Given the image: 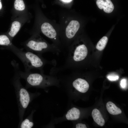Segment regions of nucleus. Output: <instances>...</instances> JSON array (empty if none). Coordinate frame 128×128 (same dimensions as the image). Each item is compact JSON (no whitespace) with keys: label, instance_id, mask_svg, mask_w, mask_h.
Instances as JSON below:
<instances>
[{"label":"nucleus","instance_id":"obj_9","mask_svg":"<svg viewBox=\"0 0 128 128\" xmlns=\"http://www.w3.org/2000/svg\"><path fill=\"white\" fill-rule=\"evenodd\" d=\"M80 115L79 110L77 108L73 107L67 112L65 116L67 120H73L78 119L79 118Z\"/></svg>","mask_w":128,"mask_h":128},{"label":"nucleus","instance_id":"obj_7","mask_svg":"<svg viewBox=\"0 0 128 128\" xmlns=\"http://www.w3.org/2000/svg\"><path fill=\"white\" fill-rule=\"evenodd\" d=\"M72 85L76 90L82 93L86 92L89 88V84L87 81L80 78L74 80L72 83Z\"/></svg>","mask_w":128,"mask_h":128},{"label":"nucleus","instance_id":"obj_12","mask_svg":"<svg viewBox=\"0 0 128 128\" xmlns=\"http://www.w3.org/2000/svg\"><path fill=\"white\" fill-rule=\"evenodd\" d=\"M21 26L20 23L17 21L14 22L12 23L10 30L8 34L11 38L14 37L19 31Z\"/></svg>","mask_w":128,"mask_h":128},{"label":"nucleus","instance_id":"obj_19","mask_svg":"<svg viewBox=\"0 0 128 128\" xmlns=\"http://www.w3.org/2000/svg\"><path fill=\"white\" fill-rule=\"evenodd\" d=\"M76 128H87L85 124L82 123H78L77 124L76 126Z\"/></svg>","mask_w":128,"mask_h":128},{"label":"nucleus","instance_id":"obj_8","mask_svg":"<svg viewBox=\"0 0 128 128\" xmlns=\"http://www.w3.org/2000/svg\"><path fill=\"white\" fill-rule=\"evenodd\" d=\"M96 3L99 9H103L106 13H111L114 9V5L110 0H97Z\"/></svg>","mask_w":128,"mask_h":128},{"label":"nucleus","instance_id":"obj_18","mask_svg":"<svg viewBox=\"0 0 128 128\" xmlns=\"http://www.w3.org/2000/svg\"><path fill=\"white\" fill-rule=\"evenodd\" d=\"M120 85L121 87L123 88H125L126 85V81L125 79H123L121 81Z\"/></svg>","mask_w":128,"mask_h":128},{"label":"nucleus","instance_id":"obj_4","mask_svg":"<svg viewBox=\"0 0 128 128\" xmlns=\"http://www.w3.org/2000/svg\"><path fill=\"white\" fill-rule=\"evenodd\" d=\"M26 50L41 55L43 53L51 52L58 54L61 50L55 45H50L40 39H31L25 45Z\"/></svg>","mask_w":128,"mask_h":128},{"label":"nucleus","instance_id":"obj_2","mask_svg":"<svg viewBox=\"0 0 128 128\" xmlns=\"http://www.w3.org/2000/svg\"><path fill=\"white\" fill-rule=\"evenodd\" d=\"M13 81L18 104L20 123L23 120L25 111L30 102L31 95L21 84L20 78L16 72Z\"/></svg>","mask_w":128,"mask_h":128},{"label":"nucleus","instance_id":"obj_5","mask_svg":"<svg viewBox=\"0 0 128 128\" xmlns=\"http://www.w3.org/2000/svg\"><path fill=\"white\" fill-rule=\"evenodd\" d=\"M80 27V24L77 21H71L67 26L64 35L66 46L68 48L70 45V40L75 36Z\"/></svg>","mask_w":128,"mask_h":128},{"label":"nucleus","instance_id":"obj_6","mask_svg":"<svg viewBox=\"0 0 128 128\" xmlns=\"http://www.w3.org/2000/svg\"><path fill=\"white\" fill-rule=\"evenodd\" d=\"M41 30L42 33L46 36L52 40L57 38L56 31L52 26L48 22H45L41 25Z\"/></svg>","mask_w":128,"mask_h":128},{"label":"nucleus","instance_id":"obj_16","mask_svg":"<svg viewBox=\"0 0 128 128\" xmlns=\"http://www.w3.org/2000/svg\"><path fill=\"white\" fill-rule=\"evenodd\" d=\"M15 9L17 10L21 11L24 10L25 5L23 0H15L14 3Z\"/></svg>","mask_w":128,"mask_h":128},{"label":"nucleus","instance_id":"obj_14","mask_svg":"<svg viewBox=\"0 0 128 128\" xmlns=\"http://www.w3.org/2000/svg\"><path fill=\"white\" fill-rule=\"evenodd\" d=\"M108 40L106 36L102 37L98 42L96 47V49L100 51L103 50L107 44Z\"/></svg>","mask_w":128,"mask_h":128},{"label":"nucleus","instance_id":"obj_10","mask_svg":"<svg viewBox=\"0 0 128 128\" xmlns=\"http://www.w3.org/2000/svg\"><path fill=\"white\" fill-rule=\"evenodd\" d=\"M92 115L95 122L99 125L102 126L105 124V120L100 111L96 109L93 110Z\"/></svg>","mask_w":128,"mask_h":128},{"label":"nucleus","instance_id":"obj_15","mask_svg":"<svg viewBox=\"0 0 128 128\" xmlns=\"http://www.w3.org/2000/svg\"><path fill=\"white\" fill-rule=\"evenodd\" d=\"M0 45L10 46H12L10 40L5 35H0Z\"/></svg>","mask_w":128,"mask_h":128},{"label":"nucleus","instance_id":"obj_21","mask_svg":"<svg viewBox=\"0 0 128 128\" xmlns=\"http://www.w3.org/2000/svg\"><path fill=\"white\" fill-rule=\"evenodd\" d=\"M0 0H0V9H1L2 7V5Z\"/></svg>","mask_w":128,"mask_h":128},{"label":"nucleus","instance_id":"obj_1","mask_svg":"<svg viewBox=\"0 0 128 128\" xmlns=\"http://www.w3.org/2000/svg\"><path fill=\"white\" fill-rule=\"evenodd\" d=\"M8 49L13 52L20 60L23 64L25 71L29 72L32 69H39L41 73L43 72V68L47 64L55 65L54 62L48 61L43 58L41 55L27 51H23L11 46Z\"/></svg>","mask_w":128,"mask_h":128},{"label":"nucleus","instance_id":"obj_3","mask_svg":"<svg viewBox=\"0 0 128 128\" xmlns=\"http://www.w3.org/2000/svg\"><path fill=\"white\" fill-rule=\"evenodd\" d=\"M13 64L15 70L20 78L25 80L27 87H42L50 83V78L42 73H34L30 71L23 72L19 70L18 64L14 62Z\"/></svg>","mask_w":128,"mask_h":128},{"label":"nucleus","instance_id":"obj_11","mask_svg":"<svg viewBox=\"0 0 128 128\" xmlns=\"http://www.w3.org/2000/svg\"><path fill=\"white\" fill-rule=\"evenodd\" d=\"M106 109L110 114L113 115H117L122 113L121 109L111 101H109L106 104Z\"/></svg>","mask_w":128,"mask_h":128},{"label":"nucleus","instance_id":"obj_13","mask_svg":"<svg viewBox=\"0 0 128 128\" xmlns=\"http://www.w3.org/2000/svg\"><path fill=\"white\" fill-rule=\"evenodd\" d=\"M31 114L23 120L20 123L19 128H31L33 126L34 123L32 120Z\"/></svg>","mask_w":128,"mask_h":128},{"label":"nucleus","instance_id":"obj_20","mask_svg":"<svg viewBox=\"0 0 128 128\" xmlns=\"http://www.w3.org/2000/svg\"><path fill=\"white\" fill-rule=\"evenodd\" d=\"M66 3H69L71 2L73 0H60Z\"/></svg>","mask_w":128,"mask_h":128},{"label":"nucleus","instance_id":"obj_17","mask_svg":"<svg viewBox=\"0 0 128 128\" xmlns=\"http://www.w3.org/2000/svg\"><path fill=\"white\" fill-rule=\"evenodd\" d=\"M107 77L109 80L113 81L118 80L119 78V76L116 75L111 74L108 75Z\"/></svg>","mask_w":128,"mask_h":128}]
</instances>
